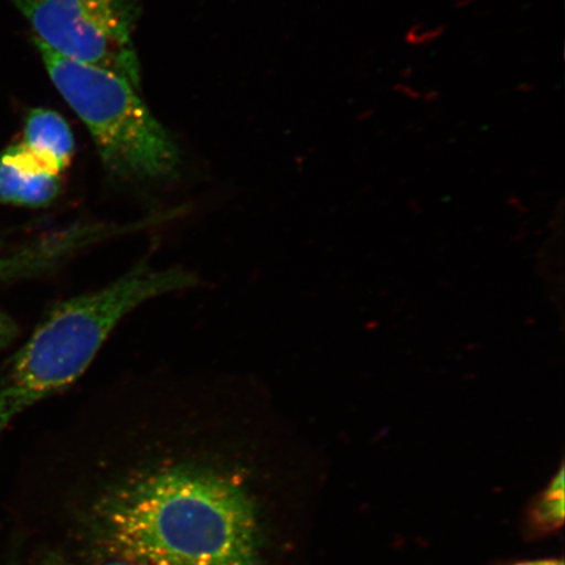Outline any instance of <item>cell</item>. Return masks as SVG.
Here are the masks:
<instances>
[{"label": "cell", "mask_w": 565, "mask_h": 565, "mask_svg": "<svg viewBox=\"0 0 565 565\" xmlns=\"http://www.w3.org/2000/svg\"><path fill=\"white\" fill-rule=\"evenodd\" d=\"M23 145L47 169L62 174L73 159L75 140L58 113L34 109L25 121Z\"/></svg>", "instance_id": "cell-6"}, {"label": "cell", "mask_w": 565, "mask_h": 565, "mask_svg": "<svg viewBox=\"0 0 565 565\" xmlns=\"http://www.w3.org/2000/svg\"><path fill=\"white\" fill-rule=\"evenodd\" d=\"M49 76L94 138L104 166L125 179L157 180L179 166L177 146L130 83L55 54L34 40Z\"/></svg>", "instance_id": "cell-3"}, {"label": "cell", "mask_w": 565, "mask_h": 565, "mask_svg": "<svg viewBox=\"0 0 565 565\" xmlns=\"http://www.w3.org/2000/svg\"><path fill=\"white\" fill-rule=\"evenodd\" d=\"M564 524V469L551 480L527 511V526L533 534H551Z\"/></svg>", "instance_id": "cell-7"}, {"label": "cell", "mask_w": 565, "mask_h": 565, "mask_svg": "<svg viewBox=\"0 0 565 565\" xmlns=\"http://www.w3.org/2000/svg\"><path fill=\"white\" fill-rule=\"evenodd\" d=\"M17 337V327L11 318L0 309V350L6 348Z\"/></svg>", "instance_id": "cell-9"}, {"label": "cell", "mask_w": 565, "mask_h": 565, "mask_svg": "<svg viewBox=\"0 0 565 565\" xmlns=\"http://www.w3.org/2000/svg\"><path fill=\"white\" fill-rule=\"evenodd\" d=\"M501 565H564L563 559H535V561H522L513 562Z\"/></svg>", "instance_id": "cell-10"}, {"label": "cell", "mask_w": 565, "mask_h": 565, "mask_svg": "<svg viewBox=\"0 0 565 565\" xmlns=\"http://www.w3.org/2000/svg\"><path fill=\"white\" fill-rule=\"evenodd\" d=\"M98 534L137 565H257L258 525L242 486L218 472L175 468L106 497Z\"/></svg>", "instance_id": "cell-1"}, {"label": "cell", "mask_w": 565, "mask_h": 565, "mask_svg": "<svg viewBox=\"0 0 565 565\" xmlns=\"http://www.w3.org/2000/svg\"><path fill=\"white\" fill-rule=\"evenodd\" d=\"M52 52L140 86L132 33L139 0H11Z\"/></svg>", "instance_id": "cell-4"}, {"label": "cell", "mask_w": 565, "mask_h": 565, "mask_svg": "<svg viewBox=\"0 0 565 565\" xmlns=\"http://www.w3.org/2000/svg\"><path fill=\"white\" fill-rule=\"evenodd\" d=\"M47 565H71V564H66L63 562H51ZM102 565H137V564H132V563L126 562V561H119V562H111V563L102 564Z\"/></svg>", "instance_id": "cell-11"}, {"label": "cell", "mask_w": 565, "mask_h": 565, "mask_svg": "<svg viewBox=\"0 0 565 565\" xmlns=\"http://www.w3.org/2000/svg\"><path fill=\"white\" fill-rule=\"evenodd\" d=\"M194 285V275L179 267L140 264L110 285L55 307L12 359L0 384V435L28 407L74 384L134 309Z\"/></svg>", "instance_id": "cell-2"}, {"label": "cell", "mask_w": 565, "mask_h": 565, "mask_svg": "<svg viewBox=\"0 0 565 565\" xmlns=\"http://www.w3.org/2000/svg\"><path fill=\"white\" fill-rule=\"evenodd\" d=\"M61 174L47 169L23 143L11 146L0 157V202L42 207L61 192Z\"/></svg>", "instance_id": "cell-5"}, {"label": "cell", "mask_w": 565, "mask_h": 565, "mask_svg": "<svg viewBox=\"0 0 565 565\" xmlns=\"http://www.w3.org/2000/svg\"><path fill=\"white\" fill-rule=\"evenodd\" d=\"M45 268V256L38 245L28 247L13 256L0 258V280L23 277Z\"/></svg>", "instance_id": "cell-8"}]
</instances>
